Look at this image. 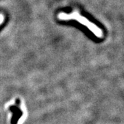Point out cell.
Returning a JSON list of instances; mask_svg holds the SVG:
<instances>
[{
    "label": "cell",
    "mask_w": 124,
    "mask_h": 124,
    "mask_svg": "<svg viewBox=\"0 0 124 124\" xmlns=\"http://www.w3.org/2000/svg\"><path fill=\"white\" fill-rule=\"evenodd\" d=\"M4 21V16L2 14H0V25Z\"/></svg>",
    "instance_id": "obj_2"
},
{
    "label": "cell",
    "mask_w": 124,
    "mask_h": 124,
    "mask_svg": "<svg viewBox=\"0 0 124 124\" xmlns=\"http://www.w3.org/2000/svg\"><path fill=\"white\" fill-rule=\"evenodd\" d=\"M58 18L63 21H69V20H75L82 25H84L89 31H91L94 35L98 38H102L103 37V32L102 30L95 25L94 23L90 22L88 19L84 16L81 15L78 11H73L70 13H60L58 15Z\"/></svg>",
    "instance_id": "obj_1"
}]
</instances>
